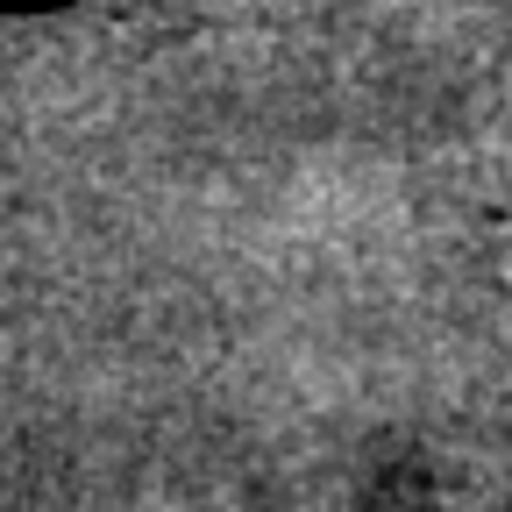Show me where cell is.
<instances>
[{
  "label": "cell",
  "mask_w": 512,
  "mask_h": 512,
  "mask_svg": "<svg viewBox=\"0 0 512 512\" xmlns=\"http://www.w3.org/2000/svg\"><path fill=\"white\" fill-rule=\"evenodd\" d=\"M498 271H505V292H512V235H505V256H498Z\"/></svg>",
  "instance_id": "6da1fadb"
}]
</instances>
